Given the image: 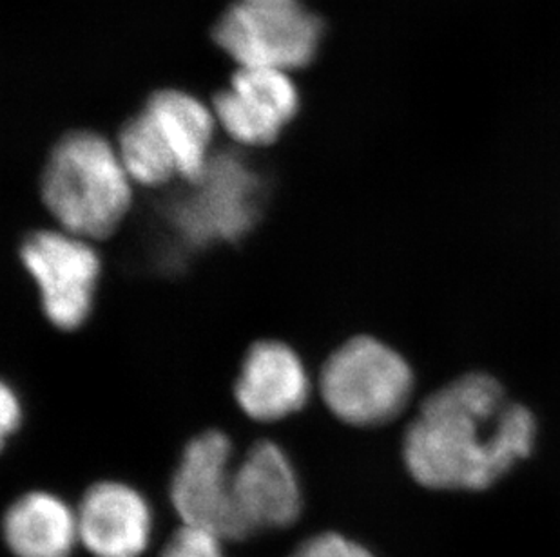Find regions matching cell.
<instances>
[{
	"label": "cell",
	"instance_id": "7a4b0ae2",
	"mask_svg": "<svg viewBox=\"0 0 560 557\" xmlns=\"http://www.w3.org/2000/svg\"><path fill=\"white\" fill-rule=\"evenodd\" d=\"M43 200L63 232L104 239L117 230L131 206V178L106 138L71 132L49 154Z\"/></svg>",
	"mask_w": 560,
	"mask_h": 557
},
{
	"label": "cell",
	"instance_id": "277c9868",
	"mask_svg": "<svg viewBox=\"0 0 560 557\" xmlns=\"http://www.w3.org/2000/svg\"><path fill=\"white\" fill-rule=\"evenodd\" d=\"M322 33V21L298 0H240L223 13L212 35L240 68L291 73L314 60Z\"/></svg>",
	"mask_w": 560,
	"mask_h": 557
},
{
	"label": "cell",
	"instance_id": "5bb4252c",
	"mask_svg": "<svg viewBox=\"0 0 560 557\" xmlns=\"http://www.w3.org/2000/svg\"><path fill=\"white\" fill-rule=\"evenodd\" d=\"M117 151L129 178L137 183L160 187L176 174L180 176L170 143L145 109L124 126Z\"/></svg>",
	"mask_w": 560,
	"mask_h": 557
},
{
	"label": "cell",
	"instance_id": "ba28073f",
	"mask_svg": "<svg viewBox=\"0 0 560 557\" xmlns=\"http://www.w3.org/2000/svg\"><path fill=\"white\" fill-rule=\"evenodd\" d=\"M300 107L289 73L275 69L240 68L228 90L214 98V116L236 142L269 145L291 123Z\"/></svg>",
	"mask_w": 560,
	"mask_h": 557
},
{
	"label": "cell",
	"instance_id": "4fadbf2b",
	"mask_svg": "<svg viewBox=\"0 0 560 557\" xmlns=\"http://www.w3.org/2000/svg\"><path fill=\"white\" fill-rule=\"evenodd\" d=\"M143 109L153 116L162 137L170 143L182 178L189 183L200 178L211 159L214 112L195 96L175 90L154 93Z\"/></svg>",
	"mask_w": 560,
	"mask_h": 557
},
{
	"label": "cell",
	"instance_id": "30bf717a",
	"mask_svg": "<svg viewBox=\"0 0 560 557\" xmlns=\"http://www.w3.org/2000/svg\"><path fill=\"white\" fill-rule=\"evenodd\" d=\"M234 495L250 534L285 529L302 514V489L285 452L258 442L234 469Z\"/></svg>",
	"mask_w": 560,
	"mask_h": 557
},
{
	"label": "cell",
	"instance_id": "8fae6325",
	"mask_svg": "<svg viewBox=\"0 0 560 557\" xmlns=\"http://www.w3.org/2000/svg\"><path fill=\"white\" fill-rule=\"evenodd\" d=\"M234 393L245 415L275 422L302 410L311 394L307 369L283 342H256L250 347Z\"/></svg>",
	"mask_w": 560,
	"mask_h": 557
},
{
	"label": "cell",
	"instance_id": "3957f363",
	"mask_svg": "<svg viewBox=\"0 0 560 557\" xmlns=\"http://www.w3.org/2000/svg\"><path fill=\"white\" fill-rule=\"evenodd\" d=\"M323 400L352 426H381L396 418L413 388L405 358L372 336H355L323 366Z\"/></svg>",
	"mask_w": 560,
	"mask_h": 557
},
{
	"label": "cell",
	"instance_id": "6da1fadb",
	"mask_svg": "<svg viewBox=\"0 0 560 557\" xmlns=\"http://www.w3.org/2000/svg\"><path fill=\"white\" fill-rule=\"evenodd\" d=\"M534 440V416L498 380L465 375L424 400L405 437V462L429 489L482 490L528 457Z\"/></svg>",
	"mask_w": 560,
	"mask_h": 557
},
{
	"label": "cell",
	"instance_id": "8992f818",
	"mask_svg": "<svg viewBox=\"0 0 560 557\" xmlns=\"http://www.w3.org/2000/svg\"><path fill=\"white\" fill-rule=\"evenodd\" d=\"M21 259L37 283L49 321L60 330L82 327L101 275V259L88 239L68 232H35L22 245Z\"/></svg>",
	"mask_w": 560,
	"mask_h": 557
},
{
	"label": "cell",
	"instance_id": "9a60e30c",
	"mask_svg": "<svg viewBox=\"0 0 560 557\" xmlns=\"http://www.w3.org/2000/svg\"><path fill=\"white\" fill-rule=\"evenodd\" d=\"M160 557H223L222 540L192 526H182Z\"/></svg>",
	"mask_w": 560,
	"mask_h": 557
},
{
	"label": "cell",
	"instance_id": "ac0fdd59",
	"mask_svg": "<svg viewBox=\"0 0 560 557\" xmlns=\"http://www.w3.org/2000/svg\"><path fill=\"white\" fill-rule=\"evenodd\" d=\"M254 2H291V0H254Z\"/></svg>",
	"mask_w": 560,
	"mask_h": 557
},
{
	"label": "cell",
	"instance_id": "9c48e42d",
	"mask_svg": "<svg viewBox=\"0 0 560 557\" xmlns=\"http://www.w3.org/2000/svg\"><path fill=\"white\" fill-rule=\"evenodd\" d=\"M79 542L96 557H140L151 537V510L129 485L102 482L91 487L77 512Z\"/></svg>",
	"mask_w": 560,
	"mask_h": 557
},
{
	"label": "cell",
	"instance_id": "5b68a950",
	"mask_svg": "<svg viewBox=\"0 0 560 557\" xmlns=\"http://www.w3.org/2000/svg\"><path fill=\"white\" fill-rule=\"evenodd\" d=\"M233 447L220 431L196 437L184 451L171 484V500L184 526L206 531L222 542L250 536L234 495Z\"/></svg>",
	"mask_w": 560,
	"mask_h": 557
},
{
	"label": "cell",
	"instance_id": "7c38bea8",
	"mask_svg": "<svg viewBox=\"0 0 560 557\" xmlns=\"http://www.w3.org/2000/svg\"><path fill=\"white\" fill-rule=\"evenodd\" d=\"M4 537L16 557H69L79 542L77 512L48 493L22 496L5 512Z\"/></svg>",
	"mask_w": 560,
	"mask_h": 557
},
{
	"label": "cell",
	"instance_id": "2e32d148",
	"mask_svg": "<svg viewBox=\"0 0 560 557\" xmlns=\"http://www.w3.org/2000/svg\"><path fill=\"white\" fill-rule=\"evenodd\" d=\"M291 557H374L366 548L347 537L328 532L303 543Z\"/></svg>",
	"mask_w": 560,
	"mask_h": 557
},
{
	"label": "cell",
	"instance_id": "52a82bcc",
	"mask_svg": "<svg viewBox=\"0 0 560 557\" xmlns=\"http://www.w3.org/2000/svg\"><path fill=\"white\" fill-rule=\"evenodd\" d=\"M192 192L173 206V222L195 247L234 241L258 217L259 179L229 154L211 156Z\"/></svg>",
	"mask_w": 560,
	"mask_h": 557
},
{
	"label": "cell",
	"instance_id": "e0dca14e",
	"mask_svg": "<svg viewBox=\"0 0 560 557\" xmlns=\"http://www.w3.org/2000/svg\"><path fill=\"white\" fill-rule=\"evenodd\" d=\"M0 418H2V438L10 437L11 432H15L21 426L22 407L21 400L16 396L15 391L10 386L4 384L2 388V396H0Z\"/></svg>",
	"mask_w": 560,
	"mask_h": 557
}]
</instances>
